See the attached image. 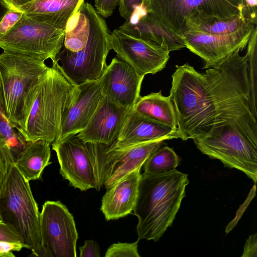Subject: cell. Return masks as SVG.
<instances>
[{
  "mask_svg": "<svg viewBox=\"0 0 257 257\" xmlns=\"http://www.w3.org/2000/svg\"><path fill=\"white\" fill-rule=\"evenodd\" d=\"M33 0H3L10 9L20 11L19 8Z\"/></svg>",
  "mask_w": 257,
  "mask_h": 257,
  "instance_id": "74e56055",
  "label": "cell"
},
{
  "mask_svg": "<svg viewBox=\"0 0 257 257\" xmlns=\"http://www.w3.org/2000/svg\"><path fill=\"white\" fill-rule=\"evenodd\" d=\"M9 9L3 0H0V22Z\"/></svg>",
  "mask_w": 257,
  "mask_h": 257,
  "instance_id": "f35d334b",
  "label": "cell"
},
{
  "mask_svg": "<svg viewBox=\"0 0 257 257\" xmlns=\"http://www.w3.org/2000/svg\"><path fill=\"white\" fill-rule=\"evenodd\" d=\"M89 29L87 3L84 2L67 24L63 47L73 52L81 50L87 43Z\"/></svg>",
  "mask_w": 257,
  "mask_h": 257,
  "instance_id": "d4e9b609",
  "label": "cell"
},
{
  "mask_svg": "<svg viewBox=\"0 0 257 257\" xmlns=\"http://www.w3.org/2000/svg\"><path fill=\"white\" fill-rule=\"evenodd\" d=\"M255 27L252 26L223 35L190 30L183 39L186 48L203 60L202 69H208L221 64L235 51L243 50Z\"/></svg>",
  "mask_w": 257,
  "mask_h": 257,
  "instance_id": "5bb4252c",
  "label": "cell"
},
{
  "mask_svg": "<svg viewBox=\"0 0 257 257\" xmlns=\"http://www.w3.org/2000/svg\"><path fill=\"white\" fill-rule=\"evenodd\" d=\"M179 163V157L172 148L160 146L143 164L144 172L158 174L170 171L175 169Z\"/></svg>",
  "mask_w": 257,
  "mask_h": 257,
  "instance_id": "4316f807",
  "label": "cell"
},
{
  "mask_svg": "<svg viewBox=\"0 0 257 257\" xmlns=\"http://www.w3.org/2000/svg\"><path fill=\"white\" fill-rule=\"evenodd\" d=\"M144 78L116 56L106 65L97 82L103 95L117 106L131 110L140 96Z\"/></svg>",
  "mask_w": 257,
  "mask_h": 257,
  "instance_id": "9a60e30c",
  "label": "cell"
},
{
  "mask_svg": "<svg viewBox=\"0 0 257 257\" xmlns=\"http://www.w3.org/2000/svg\"><path fill=\"white\" fill-rule=\"evenodd\" d=\"M40 214L29 181L12 163L0 188V220L19 237L24 247L35 256H44Z\"/></svg>",
  "mask_w": 257,
  "mask_h": 257,
  "instance_id": "5b68a950",
  "label": "cell"
},
{
  "mask_svg": "<svg viewBox=\"0 0 257 257\" xmlns=\"http://www.w3.org/2000/svg\"><path fill=\"white\" fill-rule=\"evenodd\" d=\"M0 241L21 243L19 237L0 220Z\"/></svg>",
  "mask_w": 257,
  "mask_h": 257,
  "instance_id": "d590c367",
  "label": "cell"
},
{
  "mask_svg": "<svg viewBox=\"0 0 257 257\" xmlns=\"http://www.w3.org/2000/svg\"><path fill=\"white\" fill-rule=\"evenodd\" d=\"M51 144L43 140L28 142L14 164L30 181L40 179L44 169L51 164Z\"/></svg>",
  "mask_w": 257,
  "mask_h": 257,
  "instance_id": "603a6c76",
  "label": "cell"
},
{
  "mask_svg": "<svg viewBox=\"0 0 257 257\" xmlns=\"http://www.w3.org/2000/svg\"><path fill=\"white\" fill-rule=\"evenodd\" d=\"M51 145L60 165V174L70 186L81 191L100 190L102 187L90 142H84L76 134Z\"/></svg>",
  "mask_w": 257,
  "mask_h": 257,
  "instance_id": "30bf717a",
  "label": "cell"
},
{
  "mask_svg": "<svg viewBox=\"0 0 257 257\" xmlns=\"http://www.w3.org/2000/svg\"><path fill=\"white\" fill-rule=\"evenodd\" d=\"M49 67L29 56L4 51L0 54V88L9 121L21 134L36 86Z\"/></svg>",
  "mask_w": 257,
  "mask_h": 257,
  "instance_id": "277c9868",
  "label": "cell"
},
{
  "mask_svg": "<svg viewBox=\"0 0 257 257\" xmlns=\"http://www.w3.org/2000/svg\"><path fill=\"white\" fill-rule=\"evenodd\" d=\"M139 239L133 243L117 242L111 245L105 257H140L138 250Z\"/></svg>",
  "mask_w": 257,
  "mask_h": 257,
  "instance_id": "f1b7e54d",
  "label": "cell"
},
{
  "mask_svg": "<svg viewBox=\"0 0 257 257\" xmlns=\"http://www.w3.org/2000/svg\"><path fill=\"white\" fill-rule=\"evenodd\" d=\"M45 257H76L78 235L72 214L59 201H47L40 214Z\"/></svg>",
  "mask_w": 257,
  "mask_h": 257,
  "instance_id": "8fae6325",
  "label": "cell"
},
{
  "mask_svg": "<svg viewBox=\"0 0 257 257\" xmlns=\"http://www.w3.org/2000/svg\"><path fill=\"white\" fill-rule=\"evenodd\" d=\"M84 0H33L19 10L32 18L65 30L67 24Z\"/></svg>",
  "mask_w": 257,
  "mask_h": 257,
  "instance_id": "44dd1931",
  "label": "cell"
},
{
  "mask_svg": "<svg viewBox=\"0 0 257 257\" xmlns=\"http://www.w3.org/2000/svg\"><path fill=\"white\" fill-rule=\"evenodd\" d=\"M144 0H119V12L121 17L128 19L135 9L143 5Z\"/></svg>",
  "mask_w": 257,
  "mask_h": 257,
  "instance_id": "d6a6232c",
  "label": "cell"
},
{
  "mask_svg": "<svg viewBox=\"0 0 257 257\" xmlns=\"http://www.w3.org/2000/svg\"><path fill=\"white\" fill-rule=\"evenodd\" d=\"M76 85L56 60L41 77L21 135L27 142L43 140L51 145L60 134L62 121L72 103Z\"/></svg>",
  "mask_w": 257,
  "mask_h": 257,
  "instance_id": "3957f363",
  "label": "cell"
},
{
  "mask_svg": "<svg viewBox=\"0 0 257 257\" xmlns=\"http://www.w3.org/2000/svg\"><path fill=\"white\" fill-rule=\"evenodd\" d=\"M188 175L176 169L141 175L134 215L138 219V239L156 242L171 226L189 184Z\"/></svg>",
  "mask_w": 257,
  "mask_h": 257,
  "instance_id": "7a4b0ae2",
  "label": "cell"
},
{
  "mask_svg": "<svg viewBox=\"0 0 257 257\" xmlns=\"http://www.w3.org/2000/svg\"><path fill=\"white\" fill-rule=\"evenodd\" d=\"M143 117L177 131V114L170 96L162 95V91L140 96L133 109Z\"/></svg>",
  "mask_w": 257,
  "mask_h": 257,
  "instance_id": "7402d4cb",
  "label": "cell"
},
{
  "mask_svg": "<svg viewBox=\"0 0 257 257\" xmlns=\"http://www.w3.org/2000/svg\"><path fill=\"white\" fill-rule=\"evenodd\" d=\"M118 29L129 35L156 42L169 52L186 47L182 38L168 33L153 20L144 5L137 8Z\"/></svg>",
  "mask_w": 257,
  "mask_h": 257,
  "instance_id": "ffe728a7",
  "label": "cell"
},
{
  "mask_svg": "<svg viewBox=\"0 0 257 257\" xmlns=\"http://www.w3.org/2000/svg\"><path fill=\"white\" fill-rule=\"evenodd\" d=\"M102 96L97 80L76 85L73 100L62 121L57 141L81 132L94 113Z\"/></svg>",
  "mask_w": 257,
  "mask_h": 257,
  "instance_id": "e0dca14e",
  "label": "cell"
},
{
  "mask_svg": "<svg viewBox=\"0 0 257 257\" xmlns=\"http://www.w3.org/2000/svg\"><path fill=\"white\" fill-rule=\"evenodd\" d=\"M130 111L102 95L93 115L78 136L85 143L110 145L117 139Z\"/></svg>",
  "mask_w": 257,
  "mask_h": 257,
  "instance_id": "2e32d148",
  "label": "cell"
},
{
  "mask_svg": "<svg viewBox=\"0 0 257 257\" xmlns=\"http://www.w3.org/2000/svg\"><path fill=\"white\" fill-rule=\"evenodd\" d=\"M252 26L256 25L246 21L241 14L226 19L209 17L189 22L186 34L196 30L211 34H228Z\"/></svg>",
  "mask_w": 257,
  "mask_h": 257,
  "instance_id": "484cf974",
  "label": "cell"
},
{
  "mask_svg": "<svg viewBox=\"0 0 257 257\" xmlns=\"http://www.w3.org/2000/svg\"><path fill=\"white\" fill-rule=\"evenodd\" d=\"M24 12L9 9L0 22V36L10 30L21 18Z\"/></svg>",
  "mask_w": 257,
  "mask_h": 257,
  "instance_id": "f546056e",
  "label": "cell"
},
{
  "mask_svg": "<svg viewBox=\"0 0 257 257\" xmlns=\"http://www.w3.org/2000/svg\"><path fill=\"white\" fill-rule=\"evenodd\" d=\"M239 52L204 73L188 63L177 66L169 96L182 140L210 137L233 126L257 144V117L250 106L247 55Z\"/></svg>",
  "mask_w": 257,
  "mask_h": 257,
  "instance_id": "6da1fadb",
  "label": "cell"
},
{
  "mask_svg": "<svg viewBox=\"0 0 257 257\" xmlns=\"http://www.w3.org/2000/svg\"><path fill=\"white\" fill-rule=\"evenodd\" d=\"M6 174V172L5 171L0 164V188Z\"/></svg>",
  "mask_w": 257,
  "mask_h": 257,
  "instance_id": "ab89813d",
  "label": "cell"
},
{
  "mask_svg": "<svg viewBox=\"0 0 257 257\" xmlns=\"http://www.w3.org/2000/svg\"><path fill=\"white\" fill-rule=\"evenodd\" d=\"M194 142L202 154L220 160L226 167L242 171L256 183L257 144L239 128L227 126L216 135Z\"/></svg>",
  "mask_w": 257,
  "mask_h": 257,
  "instance_id": "9c48e42d",
  "label": "cell"
},
{
  "mask_svg": "<svg viewBox=\"0 0 257 257\" xmlns=\"http://www.w3.org/2000/svg\"><path fill=\"white\" fill-rule=\"evenodd\" d=\"M159 140L138 144L124 149H115L110 145L91 143L101 187L107 189L123 177L141 168L147 159L161 146Z\"/></svg>",
  "mask_w": 257,
  "mask_h": 257,
  "instance_id": "7c38bea8",
  "label": "cell"
},
{
  "mask_svg": "<svg viewBox=\"0 0 257 257\" xmlns=\"http://www.w3.org/2000/svg\"><path fill=\"white\" fill-rule=\"evenodd\" d=\"M80 257H100V247L96 241L86 240L83 246H79Z\"/></svg>",
  "mask_w": 257,
  "mask_h": 257,
  "instance_id": "836d02e7",
  "label": "cell"
},
{
  "mask_svg": "<svg viewBox=\"0 0 257 257\" xmlns=\"http://www.w3.org/2000/svg\"><path fill=\"white\" fill-rule=\"evenodd\" d=\"M257 0H242L241 15L247 22L256 25Z\"/></svg>",
  "mask_w": 257,
  "mask_h": 257,
  "instance_id": "4dcf8cb0",
  "label": "cell"
},
{
  "mask_svg": "<svg viewBox=\"0 0 257 257\" xmlns=\"http://www.w3.org/2000/svg\"><path fill=\"white\" fill-rule=\"evenodd\" d=\"M27 143L8 119L0 88V164L6 173Z\"/></svg>",
  "mask_w": 257,
  "mask_h": 257,
  "instance_id": "cb8c5ba5",
  "label": "cell"
},
{
  "mask_svg": "<svg viewBox=\"0 0 257 257\" xmlns=\"http://www.w3.org/2000/svg\"><path fill=\"white\" fill-rule=\"evenodd\" d=\"M90 23L88 38L84 47L73 52L62 48L56 60L65 75L76 85L97 80L106 66L110 51V33L105 20L87 3Z\"/></svg>",
  "mask_w": 257,
  "mask_h": 257,
  "instance_id": "52a82bcc",
  "label": "cell"
},
{
  "mask_svg": "<svg viewBox=\"0 0 257 257\" xmlns=\"http://www.w3.org/2000/svg\"><path fill=\"white\" fill-rule=\"evenodd\" d=\"M65 30L23 14L14 26L0 36L4 51L22 54L52 63L63 46Z\"/></svg>",
  "mask_w": 257,
  "mask_h": 257,
  "instance_id": "ba28073f",
  "label": "cell"
},
{
  "mask_svg": "<svg viewBox=\"0 0 257 257\" xmlns=\"http://www.w3.org/2000/svg\"><path fill=\"white\" fill-rule=\"evenodd\" d=\"M97 12L102 17L110 16L119 0H94Z\"/></svg>",
  "mask_w": 257,
  "mask_h": 257,
  "instance_id": "1f68e13d",
  "label": "cell"
},
{
  "mask_svg": "<svg viewBox=\"0 0 257 257\" xmlns=\"http://www.w3.org/2000/svg\"><path fill=\"white\" fill-rule=\"evenodd\" d=\"M257 256V234L249 236L244 244L242 257H256Z\"/></svg>",
  "mask_w": 257,
  "mask_h": 257,
  "instance_id": "8d00e7d4",
  "label": "cell"
},
{
  "mask_svg": "<svg viewBox=\"0 0 257 257\" xmlns=\"http://www.w3.org/2000/svg\"><path fill=\"white\" fill-rule=\"evenodd\" d=\"M109 48L130 64L141 76L162 70L169 59V51L159 43L129 35L119 29L109 37Z\"/></svg>",
  "mask_w": 257,
  "mask_h": 257,
  "instance_id": "4fadbf2b",
  "label": "cell"
},
{
  "mask_svg": "<svg viewBox=\"0 0 257 257\" xmlns=\"http://www.w3.org/2000/svg\"><path fill=\"white\" fill-rule=\"evenodd\" d=\"M23 247L21 243L0 241V257H15L13 251H20Z\"/></svg>",
  "mask_w": 257,
  "mask_h": 257,
  "instance_id": "e575fe53",
  "label": "cell"
},
{
  "mask_svg": "<svg viewBox=\"0 0 257 257\" xmlns=\"http://www.w3.org/2000/svg\"><path fill=\"white\" fill-rule=\"evenodd\" d=\"M247 72L249 84L250 106L253 115L257 117V28L253 29L247 43Z\"/></svg>",
  "mask_w": 257,
  "mask_h": 257,
  "instance_id": "83f0119b",
  "label": "cell"
},
{
  "mask_svg": "<svg viewBox=\"0 0 257 257\" xmlns=\"http://www.w3.org/2000/svg\"><path fill=\"white\" fill-rule=\"evenodd\" d=\"M180 138L178 131L143 117L130 110L117 139L110 144L115 149H124L154 141Z\"/></svg>",
  "mask_w": 257,
  "mask_h": 257,
  "instance_id": "ac0fdd59",
  "label": "cell"
},
{
  "mask_svg": "<svg viewBox=\"0 0 257 257\" xmlns=\"http://www.w3.org/2000/svg\"><path fill=\"white\" fill-rule=\"evenodd\" d=\"M242 0H144L150 17L168 33L182 38L190 21L241 14Z\"/></svg>",
  "mask_w": 257,
  "mask_h": 257,
  "instance_id": "8992f818",
  "label": "cell"
},
{
  "mask_svg": "<svg viewBox=\"0 0 257 257\" xmlns=\"http://www.w3.org/2000/svg\"><path fill=\"white\" fill-rule=\"evenodd\" d=\"M141 169L131 172L106 189L100 208L106 220L123 217L134 210L138 196Z\"/></svg>",
  "mask_w": 257,
  "mask_h": 257,
  "instance_id": "d6986e66",
  "label": "cell"
}]
</instances>
